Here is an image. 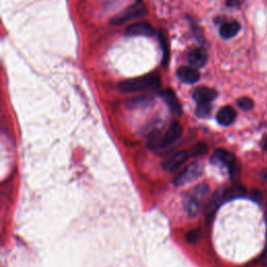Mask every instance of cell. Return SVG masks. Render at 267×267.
Here are the masks:
<instances>
[{"instance_id": "1", "label": "cell", "mask_w": 267, "mask_h": 267, "mask_svg": "<svg viewBox=\"0 0 267 267\" xmlns=\"http://www.w3.org/2000/svg\"><path fill=\"white\" fill-rule=\"evenodd\" d=\"M161 86L160 75L157 73H150L141 78L132 79L124 81L119 84L118 88L123 93H134L144 90H154L158 89Z\"/></svg>"}, {"instance_id": "2", "label": "cell", "mask_w": 267, "mask_h": 267, "mask_svg": "<svg viewBox=\"0 0 267 267\" xmlns=\"http://www.w3.org/2000/svg\"><path fill=\"white\" fill-rule=\"evenodd\" d=\"M210 188L207 184H201L190 191L184 201V208L189 216H197L202 206L209 199Z\"/></svg>"}, {"instance_id": "3", "label": "cell", "mask_w": 267, "mask_h": 267, "mask_svg": "<svg viewBox=\"0 0 267 267\" xmlns=\"http://www.w3.org/2000/svg\"><path fill=\"white\" fill-rule=\"evenodd\" d=\"M203 170H204V167L201 163H199V162L191 163L190 165H188L184 170H182L180 173H177V175L173 180V184L176 187H181V186H185V185L192 183L193 181L198 180L202 175Z\"/></svg>"}, {"instance_id": "4", "label": "cell", "mask_w": 267, "mask_h": 267, "mask_svg": "<svg viewBox=\"0 0 267 267\" xmlns=\"http://www.w3.org/2000/svg\"><path fill=\"white\" fill-rule=\"evenodd\" d=\"M146 13H147L146 7L142 3L137 2L136 4L130 6L128 9L122 11L121 13L117 14L115 17L112 19L111 23L113 25H121L126 22H129V21L133 20V19L142 17Z\"/></svg>"}, {"instance_id": "5", "label": "cell", "mask_w": 267, "mask_h": 267, "mask_svg": "<svg viewBox=\"0 0 267 267\" xmlns=\"http://www.w3.org/2000/svg\"><path fill=\"white\" fill-rule=\"evenodd\" d=\"M189 158V155L187 151H177L175 154H173L172 156L166 158L163 163V169L169 172H173L176 171Z\"/></svg>"}, {"instance_id": "6", "label": "cell", "mask_w": 267, "mask_h": 267, "mask_svg": "<svg viewBox=\"0 0 267 267\" xmlns=\"http://www.w3.org/2000/svg\"><path fill=\"white\" fill-rule=\"evenodd\" d=\"M126 34L131 37H151L155 34V29L148 22L142 21L130 25L126 30Z\"/></svg>"}, {"instance_id": "7", "label": "cell", "mask_w": 267, "mask_h": 267, "mask_svg": "<svg viewBox=\"0 0 267 267\" xmlns=\"http://www.w3.org/2000/svg\"><path fill=\"white\" fill-rule=\"evenodd\" d=\"M212 162L214 164H221L226 166L228 170H231L233 167L237 165L236 159L232 152L224 150V149H217L212 157Z\"/></svg>"}, {"instance_id": "8", "label": "cell", "mask_w": 267, "mask_h": 267, "mask_svg": "<svg viewBox=\"0 0 267 267\" xmlns=\"http://www.w3.org/2000/svg\"><path fill=\"white\" fill-rule=\"evenodd\" d=\"M177 78L185 84H195L200 81L201 74L199 70L193 66L181 67L177 72Z\"/></svg>"}, {"instance_id": "9", "label": "cell", "mask_w": 267, "mask_h": 267, "mask_svg": "<svg viewBox=\"0 0 267 267\" xmlns=\"http://www.w3.org/2000/svg\"><path fill=\"white\" fill-rule=\"evenodd\" d=\"M217 97V92L209 87H199L193 92V98L198 103H211Z\"/></svg>"}, {"instance_id": "10", "label": "cell", "mask_w": 267, "mask_h": 267, "mask_svg": "<svg viewBox=\"0 0 267 267\" xmlns=\"http://www.w3.org/2000/svg\"><path fill=\"white\" fill-rule=\"evenodd\" d=\"M236 116H237L236 111L230 105H225L219 110L217 114V121L219 124L227 127L235 121Z\"/></svg>"}, {"instance_id": "11", "label": "cell", "mask_w": 267, "mask_h": 267, "mask_svg": "<svg viewBox=\"0 0 267 267\" xmlns=\"http://www.w3.org/2000/svg\"><path fill=\"white\" fill-rule=\"evenodd\" d=\"M183 133V129H182V126L176 122V121H173L167 132L164 134V138H163V147H166V146H169L170 144L174 143L182 135Z\"/></svg>"}, {"instance_id": "12", "label": "cell", "mask_w": 267, "mask_h": 267, "mask_svg": "<svg viewBox=\"0 0 267 267\" xmlns=\"http://www.w3.org/2000/svg\"><path fill=\"white\" fill-rule=\"evenodd\" d=\"M207 61H208V55L206 50L203 48L191 50L188 54V62L190 63V65L195 68L204 67L207 64Z\"/></svg>"}, {"instance_id": "13", "label": "cell", "mask_w": 267, "mask_h": 267, "mask_svg": "<svg viewBox=\"0 0 267 267\" xmlns=\"http://www.w3.org/2000/svg\"><path fill=\"white\" fill-rule=\"evenodd\" d=\"M161 96L163 97V99L165 100V102L167 103V105L169 106V109L171 110V112L173 114H177V115H181L182 106H181V103H180L175 93L173 92V90L166 89L165 91H163L161 93Z\"/></svg>"}, {"instance_id": "14", "label": "cell", "mask_w": 267, "mask_h": 267, "mask_svg": "<svg viewBox=\"0 0 267 267\" xmlns=\"http://www.w3.org/2000/svg\"><path fill=\"white\" fill-rule=\"evenodd\" d=\"M240 30V24L237 21H227L222 23L219 28V33L223 39H231L234 38Z\"/></svg>"}, {"instance_id": "15", "label": "cell", "mask_w": 267, "mask_h": 267, "mask_svg": "<svg viewBox=\"0 0 267 267\" xmlns=\"http://www.w3.org/2000/svg\"><path fill=\"white\" fill-rule=\"evenodd\" d=\"M224 190L225 189H219L218 191H216L214 197L212 198L211 202L209 203V206H208V209H207V218H208V220L212 219V217L214 216L215 212L220 207V205L223 202H225V200H224Z\"/></svg>"}, {"instance_id": "16", "label": "cell", "mask_w": 267, "mask_h": 267, "mask_svg": "<svg viewBox=\"0 0 267 267\" xmlns=\"http://www.w3.org/2000/svg\"><path fill=\"white\" fill-rule=\"evenodd\" d=\"M245 194H246V188L242 185H236L224 190V200L225 202L233 201L236 199H241Z\"/></svg>"}, {"instance_id": "17", "label": "cell", "mask_w": 267, "mask_h": 267, "mask_svg": "<svg viewBox=\"0 0 267 267\" xmlns=\"http://www.w3.org/2000/svg\"><path fill=\"white\" fill-rule=\"evenodd\" d=\"M211 113V103H199L197 108V115L199 117H207Z\"/></svg>"}, {"instance_id": "18", "label": "cell", "mask_w": 267, "mask_h": 267, "mask_svg": "<svg viewBox=\"0 0 267 267\" xmlns=\"http://www.w3.org/2000/svg\"><path fill=\"white\" fill-rule=\"evenodd\" d=\"M208 151V146L206 143H198L197 145L193 146L191 149V155L192 157H198V156H203Z\"/></svg>"}, {"instance_id": "19", "label": "cell", "mask_w": 267, "mask_h": 267, "mask_svg": "<svg viewBox=\"0 0 267 267\" xmlns=\"http://www.w3.org/2000/svg\"><path fill=\"white\" fill-rule=\"evenodd\" d=\"M238 106L243 111H250L254 108V101L250 97H241L237 100Z\"/></svg>"}, {"instance_id": "20", "label": "cell", "mask_w": 267, "mask_h": 267, "mask_svg": "<svg viewBox=\"0 0 267 267\" xmlns=\"http://www.w3.org/2000/svg\"><path fill=\"white\" fill-rule=\"evenodd\" d=\"M160 40L162 42V47L164 49V56H163V65L166 66L168 64V61H169V50L167 48V41H166V38L164 35L161 34L160 37Z\"/></svg>"}, {"instance_id": "21", "label": "cell", "mask_w": 267, "mask_h": 267, "mask_svg": "<svg viewBox=\"0 0 267 267\" xmlns=\"http://www.w3.org/2000/svg\"><path fill=\"white\" fill-rule=\"evenodd\" d=\"M266 220H267V211H266ZM266 237H267V234H266ZM262 262H263V264L267 265V239H266L264 252H263V255H262Z\"/></svg>"}, {"instance_id": "22", "label": "cell", "mask_w": 267, "mask_h": 267, "mask_svg": "<svg viewBox=\"0 0 267 267\" xmlns=\"http://www.w3.org/2000/svg\"><path fill=\"white\" fill-rule=\"evenodd\" d=\"M251 198L254 201H259L261 199V193L258 191V190H254V191H252L251 193Z\"/></svg>"}, {"instance_id": "23", "label": "cell", "mask_w": 267, "mask_h": 267, "mask_svg": "<svg viewBox=\"0 0 267 267\" xmlns=\"http://www.w3.org/2000/svg\"><path fill=\"white\" fill-rule=\"evenodd\" d=\"M226 5L230 7H236L239 5V0H226Z\"/></svg>"}, {"instance_id": "24", "label": "cell", "mask_w": 267, "mask_h": 267, "mask_svg": "<svg viewBox=\"0 0 267 267\" xmlns=\"http://www.w3.org/2000/svg\"><path fill=\"white\" fill-rule=\"evenodd\" d=\"M262 147L265 151H267V135L263 138V141H262Z\"/></svg>"}, {"instance_id": "25", "label": "cell", "mask_w": 267, "mask_h": 267, "mask_svg": "<svg viewBox=\"0 0 267 267\" xmlns=\"http://www.w3.org/2000/svg\"><path fill=\"white\" fill-rule=\"evenodd\" d=\"M137 2H140V0H137Z\"/></svg>"}]
</instances>
